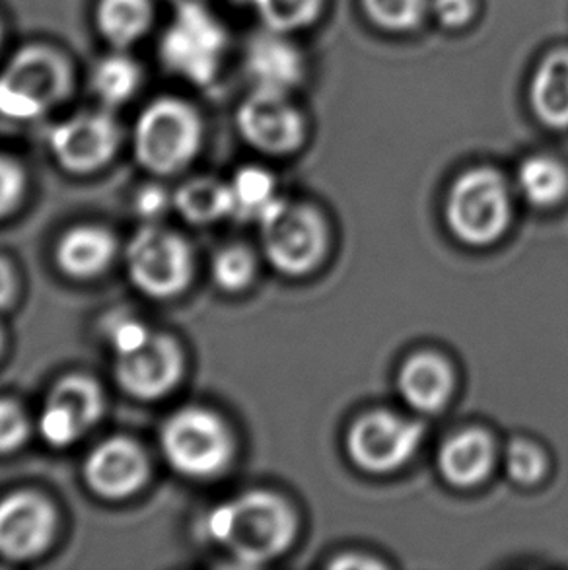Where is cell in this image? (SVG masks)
Returning a JSON list of instances; mask_svg holds the SVG:
<instances>
[{
	"label": "cell",
	"instance_id": "obj_34",
	"mask_svg": "<svg viewBox=\"0 0 568 570\" xmlns=\"http://www.w3.org/2000/svg\"><path fill=\"white\" fill-rule=\"evenodd\" d=\"M137 213H139L146 220H154L158 216L166 213V208L169 205L168 193L164 191L161 187L148 186L145 189H140L137 195Z\"/></svg>",
	"mask_w": 568,
	"mask_h": 570
},
{
	"label": "cell",
	"instance_id": "obj_1",
	"mask_svg": "<svg viewBox=\"0 0 568 570\" xmlns=\"http://www.w3.org/2000/svg\"><path fill=\"white\" fill-rule=\"evenodd\" d=\"M200 528L210 543L239 564L259 567L291 548L296 517L283 497L249 491L215 507Z\"/></svg>",
	"mask_w": 568,
	"mask_h": 570
},
{
	"label": "cell",
	"instance_id": "obj_20",
	"mask_svg": "<svg viewBox=\"0 0 568 570\" xmlns=\"http://www.w3.org/2000/svg\"><path fill=\"white\" fill-rule=\"evenodd\" d=\"M536 116L551 129L568 127V49H555L539 62L530 88Z\"/></svg>",
	"mask_w": 568,
	"mask_h": 570
},
{
	"label": "cell",
	"instance_id": "obj_10",
	"mask_svg": "<svg viewBox=\"0 0 568 570\" xmlns=\"http://www.w3.org/2000/svg\"><path fill=\"white\" fill-rule=\"evenodd\" d=\"M104 413L100 385L82 374L59 380L47 395L39 431L47 444L65 448L82 439Z\"/></svg>",
	"mask_w": 568,
	"mask_h": 570
},
{
	"label": "cell",
	"instance_id": "obj_14",
	"mask_svg": "<svg viewBox=\"0 0 568 570\" xmlns=\"http://www.w3.org/2000/svg\"><path fill=\"white\" fill-rule=\"evenodd\" d=\"M53 533L55 510L46 497L16 491L0 501V556L12 561L38 557Z\"/></svg>",
	"mask_w": 568,
	"mask_h": 570
},
{
	"label": "cell",
	"instance_id": "obj_18",
	"mask_svg": "<svg viewBox=\"0 0 568 570\" xmlns=\"http://www.w3.org/2000/svg\"><path fill=\"white\" fill-rule=\"evenodd\" d=\"M494 446L487 432L468 429L445 440L438 452V468L448 483L477 485L491 471Z\"/></svg>",
	"mask_w": 568,
	"mask_h": 570
},
{
	"label": "cell",
	"instance_id": "obj_7",
	"mask_svg": "<svg viewBox=\"0 0 568 570\" xmlns=\"http://www.w3.org/2000/svg\"><path fill=\"white\" fill-rule=\"evenodd\" d=\"M133 285L153 298H172L192 283V247L176 232L146 224L127 246Z\"/></svg>",
	"mask_w": 568,
	"mask_h": 570
},
{
	"label": "cell",
	"instance_id": "obj_33",
	"mask_svg": "<svg viewBox=\"0 0 568 570\" xmlns=\"http://www.w3.org/2000/svg\"><path fill=\"white\" fill-rule=\"evenodd\" d=\"M430 10L450 30L466 28L477 12L476 0H432Z\"/></svg>",
	"mask_w": 568,
	"mask_h": 570
},
{
	"label": "cell",
	"instance_id": "obj_38",
	"mask_svg": "<svg viewBox=\"0 0 568 570\" xmlns=\"http://www.w3.org/2000/svg\"><path fill=\"white\" fill-rule=\"evenodd\" d=\"M0 347H2V335H0Z\"/></svg>",
	"mask_w": 568,
	"mask_h": 570
},
{
	"label": "cell",
	"instance_id": "obj_2",
	"mask_svg": "<svg viewBox=\"0 0 568 570\" xmlns=\"http://www.w3.org/2000/svg\"><path fill=\"white\" fill-rule=\"evenodd\" d=\"M203 124L195 109L177 98H158L140 111L133 132L135 156L145 170L172 176L199 153Z\"/></svg>",
	"mask_w": 568,
	"mask_h": 570
},
{
	"label": "cell",
	"instance_id": "obj_37",
	"mask_svg": "<svg viewBox=\"0 0 568 570\" xmlns=\"http://www.w3.org/2000/svg\"><path fill=\"white\" fill-rule=\"evenodd\" d=\"M0 43H2V28H0Z\"/></svg>",
	"mask_w": 568,
	"mask_h": 570
},
{
	"label": "cell",
	"instance_id": "obj_30",
	"mask_svg": "<svg viewBox=\"0 0 568 570\" xmlns=\"http://www.w3.org/2000/svg\"><path fill=\"white\" fill-rule=\"evenodd\" d=\"M106 335L117 355H124L139 348L150 337V332L140 320L116 314L106 322Z\"/></svg>",
	"mask_w": 568,
	"mask_h": 570
},
{
	"label": "cell",
	"instance_id": "obj_29",
	"mask_svg": "<svg viewBox=\"0 0 568 570\" xmlns=\"http://www.w3.org/2000/svg\"><path fill=\"white\" fill-rule=\"evenodd\" d=\"M507 468L516 483H538L547 470L546 454L530 440H515L508 446Z\"/></svg>",
	"mask_w": 568,
	"mask_h": 570
},
{
	"label": "cell",
	"instance_id": "obj_25",
	"mask_svg": "<svg viewBox=\"0 0 568 570\" xmlns=\"http://www.w3.org/2000/svg\"><path fill=\"white\" fill-rule=\"evenodd\" d=\"M139 86V65L127 55H108L92 70V92L108 108L124 106L137 94Z\"/></svg>",
	"mask_w": 568,
	"mask_h": 570
},
{
	"label": "cell",
	"instance_id": "obj_6",
	"mask_svg": "<svg viewBox=\"0 0 568 570\" xmlns=\"http://www.w3.org/2000/svg\"><path fill=\"white\" fill-rule=\"evenodd\" d=\"M224 51L226 31L205 4L176 10L160 43L166 69L197 86L215 80Z\"/></svg>",
	"mask_w": 568,
	"mask_h": 570
},
{
	"label": "cell",
	"instance_id": "obj_31",
	"mask_svg": "<svg viewBox=\"0 0 568 570\" xmlns=\"http://www.w3.org/2000/svg\"><path fill=\"white\" fill-rule=\"evenodd\" d=\"M28 432L30 424L20 405L14 401L0 400V454L22 446L23 440L28 439Z\"/></svg>",
	"mask_w": 568,
	"mask_h": 570
},
{
	"label": "cell",
	"instance_id": "obj_32",
	"mask_svg": "<svg viewBox=\"0 0 568 570\" xmlns=\"http://www.w3.org/2000/svg\"><path fill=\"white\" fill-rule=\"evenodd\" d=\"M23 186L26 178L20 164L7 156H0V218L7 216L20 203Z\"/></svg>",
	"mask_w": 568,
	"mask_h": 570
},
{
	"label": "cell",
	"instance_id": "obj_16",
	"mask_svg": "<svg viewBox=\"0 0 568 570\" xmlns=\"http://www.w3.org/2000/svg\"><path fill=\"white\" fill-rule=\"evenodd\" d=\"M247 75L255 90L286 94L304 80V59L281 31L255 36L246 53Z\"/></svg>",
	"mask_w": 568,
	"mask_h": 570
},
{
	"label": "cell",
	"instance_id": "obj_28",
	"mask_svg": "<svg viewBox=\"0 0 568 570\" xmlns=\"http://www.w3.org/2000/svg\"><path fill=\"white\" fill-rule=\"evenodd\" d=\"M254 255L246 247L228 246L213 259V278L216 285L228 293H238L254 278Z\"/></svg>",
	"mask_w": 568,
	"mask_h": 570
},
{
	"label": "cell",
	"instance_id": "obj_27",
	"mask_svg": "<svg viewBox=\"0 0 568 570\" xmlns=\"http://www.w3.org/2000/svg\"><path fill=\"white\" fill-rule=\"evenodd\" d=\"M370 20L388 31L417 30L423 23L429 0H362Z\"/></svg>",
	"mask_w": 568,
	"mask_h": 570
},
{
	"label": "cell",
	"instance_id": "obj_22",
	"mask_svg": "<svg viewBox=\"0 0 568 570\" xmlns=\"http://www.w3.org/2000/svg\"><path fill=\"white\" fill-rule=\"evenodd\" d=\"M228 189L232 200L231 216H236L239 220L262 224L284 200L277 195L275 178L257 166H246L236 171Z\"/></svg>",
	"mask_w": 568,
	"mask_h": 570
},
{
	"label": "cell",
	"instance_id": "obj_9",
	"mask_svg": "<svg viewBox=\"0 0 568 570\" xmlns=\"http://www.w3.org/2000/svg\"><path fill=\"white\" fill-rule=\"evenodd\" d=\"M423 424L390 411H372L354 421L346 450L361 470L390 473L408 463L423 440Z\"/></svg>",
	"mask_w": 568,
	"mask_h": 570
},
{
	"label": "cell",
	"instance_id": "obj_15",
	"mask_svg": "<svg viewBox=\"0 0 568 570\" xmlns=\"http://www.w3.org/2000/svg\"><path fill=\"white\" fill-rule=\"evenodd\" d=\"M86 485L104 499H125L148 479L143 448L127 436H111L94 448L85 462Z\"/></svg>",
	"mask_w": 568,
	"mask_h": 570
},
{
	"label": "cell",
	"instance_id": "obj_35",
	"mask_svg": "<svg viewBox=\"0 0 568 570\" xmlns=\"http://www.w3.org/2000/svg\"><path fill=\"white\" fill-rule=\"evenodd\" d=\"M14 294V275L7 259L0 257V308H4L12 301Z\"/></svg>",
	"mask_w": 568,
	"mask_h": 570
},
{
	"label": "cell",
	"instance_id": "obj_4",
	"mask_svg": "<svg viewBox=\"0 0 568 570\" xmlns=\"http://www.w3.org/2000/svg\"><path fill=\"white\" fill-rule=\"evenodd\" d=\"M161 452L172 470L189 479H210L223 473L234 442L223 419L203 407L172 413L160 431Z\"/></svg>",
	"mask_w": 568,
	"mask_h": 570
},
{
	"label": "cell",
	"instance_id": "obj_21",
	"mask_svg": "<svg viewBox=\"0 0 568 570\" xmlns=\"http://www.w3.org/2000/svg\"><path fill=\"white\" fill-rule=\"evenodd\" d=\"M150 0H100L96 23L101 38L116 49L135 46L153 23Z\"/></svg>",
	"mask_w": 568,
	"mask_h": 570
},
{
	"label": "cell",
	"instance_id": "obj_24",
	"mask_svg": "<svg viewBox=\"0 0 568 570\" xmlns=\"http://www.w3.org/2000/svg\"><path fill=\"white\" fill-rule=\"evenodd\" d=\"M518 186L536 207H551L568 191V171L549 156H531L518 170Z\"/></svg>",
	"mask_w": 568,
	"mask_h": 570
},
{
	"label": "cell",
	"instance_id": "obj_26",
	"mask_svg": "<svg viewBox=\"0 0 568 570\" xmlns=\"http://www.w3.org/2000/svg\"><path fill=\"white\" fill-rule=\"evenodd\" d=\"M262 18L267 30H304L322 14L323 0H247Z\"/></svg>",
	"mask_w": 568,
	"mask_h": 570
},
{
	"label": "cell",
	"instance_id": "obj_8",
	"mask_svg": "<svg viewBox=\"0 0 568 570\" xmlns=\"http://www.w3.org/2000/svg\"><path fill=\"white\" fill-rule=\"evenodd\" d=\"M263 252L284 275L298 277L322 262L327 230L314 208L283 200L262 223Z\"/></svg>",
	"mask_w": 568,
	"mask_h": 570
},
{
	"label": "cell",
	"instance_id": "obj_23",
	"mask_svg": "<svg viewBox=\"0 0 568 570\" xmlns=\"http://www.w3.org/2000/svg\"><path fill=\"white\" fill-rule=\"evenodd\" d=\"M174 205L187 223H216L223 216H231V189L216 179H189L177 189Z\"/></svg>",
	"mask_w": 568,
	"mask_h": 570
},
{
	"label": "cell",
	"instance_id": "obj_5",
	"mask_svg": "<svg viewBox=\"0 0 568 570\" xmlns=\"http://www.w3.org/2000/svg\"><path fill=\"white\" fill-rule=\"evenodd\" d=\"M445 220L456 238L469 246L497 242L510 220V195L505 179L489 168L466 171L450 189Z\"/></svg>",
	"mask_w": 568,
	"mask_h": 570
},
{
	"label": "cell",
	"instance_id": "obj_11",
	"mask_svg": "<svg viewBox=\"0 0 568 570\" xmlns=\"http://www.w3.org/2000/svg\"><path fill=\"white\" fill-rule=\"evenodd\" d=\"M55 160L65 170L88 174L98 170L116 156L119 127L104 111H88L55 125L49 132Z\"/></svg>",
	"mask_w": 568,
	"mask_h": 570
},
{
	"label": "cell",
	"instance_id": "obj_3",
	"mask_svg": "<svg viewBox=\"0 0 568 570\" xmlns=\"http://www.w3.org/2000/svg\"><path fill=\"white\" fill-rule=\"evenodd\" d=\"M70 92V70L47 47H26L0 70V116L31 121L57 108Z\"/></svg>",
	"mask_w": 568,
	"mask_h": 570
},
{
	"label": "cell",
	"instance_id": "obj_19",
	"mask_svg": "<svg viewBox=\"0 0 568 570\" xmlns=\"http://www.w3.org/2000/svg\"><path fill=\"white\" fill-rule=\"evenodd\" d=\"M117 242L101 226H77L62 236L57 246V263L67 275L90 278L108 269Z\"/></svg>",
	"mask_w": 568,
	"mask_h": 570
},
{
	"label": "cell",
	"instance_id": "obj_17",
	"mask_svg": "<svg viewBox=\"0 0 568 570\" xmlns=\"http://www.w3.org/2000/svg\"><path fill=\"white\" fill-rule=\"evenodd\" d=\"M398 387L409 407L437 413L452 395V366L437 353H419L401 366Z\"/></svg>",
	"mask_w": 568,
	"mask_h": 570
},
{
	"label": "cell",
	"instance_id": "obj_13",
	"mask_svg": "<svg viewBox=\"0 0 568 570\" xmlns=\"http://www.w3.org/2000/svg\"><path fill=\"white\" fill-rule=\"evenodd\" d=\"M182 364V351L176 340L150 333L139 348L117 355V384L135 400H158L176 387Z\"/></svg>",
	"mask_w": 568,
	"mask_h": 570
},
{
	"label": "cell",
	"instance_id": "obj_12",
	"mask_svg": "<svg viewBox=\"0 0 568 570\" xmlns=\"http://www.w3.org/2000/svg\"><path fill=\"white\" fill-rule=\"evenodd\" d=\"M238 129L265 155H291L306 139V124L284 94L255 90L238 111Z\"/></svg>",
	"mask_w": 568,
	"mask_h": 570
},
{
	"label": "cell",
	"instance_id": "obj_36",
	"mask_svg": "<svg viewBox=\"0 0 568 570\" xmlns=\"http://www.w3.org/2000/svg\"><path fill=\"white\" fill-rule=\"evenodd\" d=\"M176 10L179 8H192V7H200V4H205V0H169Z\"/></svg>",
	"mask_w": 568,
	"mask_h": 570
}]
</instances>
